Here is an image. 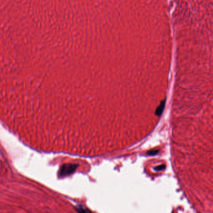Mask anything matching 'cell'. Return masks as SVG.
<instances>
[{
    "label": "cell",
    "mask_w": 213,
    "mask_h": 213,
    "mask_svg": "<svg viewBox=\"0 0 213 213\" xmlns=\"http://www.w3.org/2000/svg\"><path fill=\"white\" fill-rule=\"evenodd\" d=\"M77 209L79 213H91L88 209L85 208V207H84L83 206H77Z\"/></svg>",
    "instance_id": "7a4b0ae2"
},
{
    "label": "cell",
    "mask_w": 213,
    "mask_h": 213,
    "mask_svg": "<svg viewBox=\"0 0 213 213\" xmlns=\"http://www.w3.org/2000/svg\"><path fill=\"white\" fill-rule=\"evenodd\" d=\"M143 6V0H0V36L45 43L102 37Z\"/></svg>",
    "instance_id": "6da1fadb"
},
{
    "label": "cell",
    "mask_w": 213,
    "mask_h": 213,
    "mask_svg": "<svg viewBox=\"0 0 213 213\" xmlns=\"http://www.w3.org/2000/svg\"><path fill=\"white\" fill-rule=\"evenodd\" d=\"M0 74H1V70H0ZM0 80H1V79H0ZM0 95H1V97H2V99H3V94H2V89H0ZM3 100H4V99H3Z\"/></svg>",
    "instance_id": "3957f363"
}]
</instances>
